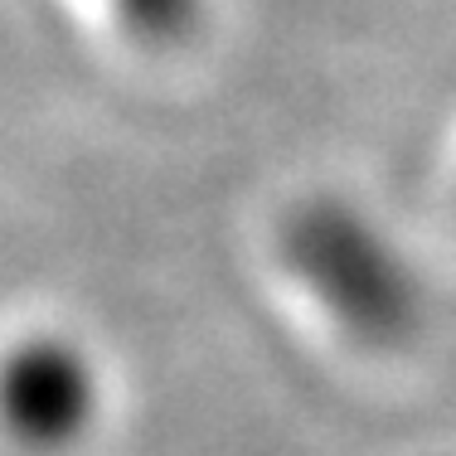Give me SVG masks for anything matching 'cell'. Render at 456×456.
Instances as JSON below:
<instances>
[{"mask_svg": "<svg viewBox=\"0 0 456 456\" xmlns=\"http://www.w3.org/2000/svg\"><path fill=\"white\" fill-rule=\"evenodd\" d=\"M281 263L311 301L364 345H398L418 325L422 291L388 233L345 200H306L281 224Z\"/></svg>", "mask_w": 456, "mask_h": 456, "instance_id": "obj_1", "label": "cell"}, {"mask_svg": "<svg viewBox=\"0 0 456 456\" xmlns=\"http://www.w3.org/2000/svg\"><path fill=\"white\" fill-rule=\"evenodd\" d=\"M102 408V379L83 345L25 335L0 354V437L29 456L73 452Z\"/></svg>", "mask_w": 456, "mask_h": 456, "instance_id": "obj_2", "label": "cell"}, {"mask_svg": "<svg viewBox=\"0 0 456 456\" xmlns=\"http://www.w3.org/2000/svg\"><path fill=\"white\" fill-rule=\"evenodd\" d=\"M97 5L107 10V20L132 45L151 53L184 49L204 29V15H209V0H97Z\"/></svg>", "mask_w": 456, "mask_h": 456, "instance_id": "obj_3", "label": "cell"}]
</instances>
